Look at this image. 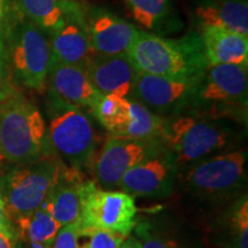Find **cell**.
Segmentation results:
<instances>
[{
  "instance_id": "cell-1",
  "label": "cell",
  "mask_w": 248,
  "mask_h": 248,
  "mask_svg": "<svg viewBox=\"0 0 248 248\" xmlns=\"http://www.w3.org/2000/svg\"><path fill=\"white\" fill-rule=\"evenodd\" d=\"M234 122L182 111L166 116L161 142L170 152L178 172L214 155L237 150L241 135Z\"/></svg>"
},
{
  "instance_id": "cell-2",
  "label": "cell",
  "mask_w": 248,
  "mask_h": 248,
  "mask_svg": "<svg viewBox=\"0 0 248 248\" xmlns=\"http://www.w3.org/2000/svg\"><path fill=\"white\" fill-rule=\"evenodd\" d=\"M140 73L199 79L209 66L200 35L167 38L139 30L128 52Z\"/></svg>"
},
{
  "instance_id": "cell-3",
  "label": "cell",
  "mask_w": 248,
  "mask_h": 248,
  "mask_svg": "<svg viewBox=\"0 0 248 248\" xmlns=\"http://www.w3.org/2000/svg\"><path fill=\"white\" fill-rule=\"evenodd\" d=\"M46 125L39 108L20 89L0 102V157L12 163L45 153Z\"/></svg>"
},
{
  "instance_id": "cell-4",
  "label": "cell",
  "mask_w": 248,
  "mask_h": 248,
  "mask_svg": "<svg viewBox=\"0 0 248 248\" xmlns=\"http://www.w3.org/2000/svg\"><path fill=\"white\" fill-rule=\"evenodd\" d=\"M248 66L209 64L187 110L212 119L246 123Z\"/></svg>"
},
{
  "instance_id": "cell-5",
  "label": "cell",
  "mask_w": 248,
  "mask_h": 248,
  "mask_svg": "<svg viewBox=\"0 0 248 248\" xmlns=\"http://www.w3.org/2000/svg\"><path fill=\"white\" fill-rule=\"evenodd\" d=\"M184 191L203 202H228L247 186V152L244 148L214 155L178 172Z\"/></svg>"
},
{
  "instance_id": "cell-6",
  "label": "cell",
  "mask_w": 248,
  "mask_h": 248,
  "mask_svg": "<svg viewBox=\"0 0 248 248\" xmlns=\"http://www.w3.org/2000/svg\"><path fill=\"white\" fill-rule=\"evenodd\" d=\"M5 45L15 85L45 91L52 63L48 36L15 8L14 16L5 35Z\"/></svg>"
},
{
  "instance_id": "cell-7",
  "label": "cell",
  "mask_w": 248,
  "mask_h": 248,
  "mask_svg": "<svg viewBox=\"0 0 248 248\" xmlns=\"http://www.w3.org/2000/svg\"><path fill=\"white\" fill-rule=\"evenodd\" d=\"M16 164L0 176V195L8 217L14 222L44 203L64 166L59 157L49 153L30 162Z\"/></svg>"
},
{
  "instance_id": "cell-8",
  "label": "cell",
  "mask_w": 248,
  "mask_h": 248,
  "mask_svg": "<svg viewBox=\"0 0 248 248\" xmlns=\"http://www.w3.org/2000/svg\"><path fill=\"white\" fill-rule=\"evenodd\" d=\"M48 142L67 167L90 169L100 138L92 121L80 107L47 98Z\"/></svg>"
},
{
  "instance_id": "cell-9",
  "label": "cell",
  "mask_w": 248,
  "mask_h": 248,
  "mask_svg": "<svg viewBox=\"0 0 248 248\" xmlns=\"http://www.w3.org/2000/svg\"><path fill=\"white\" fill-rule=\"evenodd\" d=\"M138 224L135 198L123 191L105 190L93 179L80 185L79 237L92 230H104L128 237Z\"/></svg>"
},
{
  "instance_id": "cell-10",
  "label": "cell",
  "mask_w": 248,
  "mask_h": 248,
  "mask_svg": "<svg viewBox=\"0 0 248 248\" xmlns=\"http://www.w3.org/2000/svg\"><path fill=\"white\" fill-rule=\"evenodd\" d=\"M161 147L162 142H145L109 135L98 150L90 169L100 187L111 190L119 187L130 169Z\"/></svg>"
},
{
  "instance_id": "cell-11",
  "label": "cell",
  "mask_w": 248,
  "mask_h": 248,
  "mask_svg": "<svg viewBox=\"0 0 248 248\" xmlns=\"http://www.w3.org/2000/svg\"><path fill=\"white\" fill-rule=\"evenodd\" d=\"M199 79L172 78L140 73L128 99H135L154 113L166 117L188 109Z\"/></svg>"
},
{
  "instance_id": "cell-12",
  "label": "cell",
  "mask_w": 248,
  "mask_h": 248,
  "mask_svg": "<svg viewBox=\"0 0 248 248\" xmlns=\"http://www.w3.org/2000/svg\"><path fill=\"white\" fill-rule=\"evenodd\" d=\"M177 175L175 160L163 146L130 169L119 187L133 198H164L172 192Z\"/></svg>"
},
{
  "instance_id": "cell-13",
  "label": "cell",
  "mask_w": 248,
  "mask_h": 248,
  "mask_svg": "<svg viewBox=\"0 0 248 248\" xmlns=\"http://www.w3.org/2000/svg\"><path fill=\"white\" fill-rule=\"evenodd\" d=\"M48 40L52 60L85 68L94 55L90 43L85 8L75 0H69L63 22L48 36Z\"/></svg>"
},
{
  "instance_id": "cell-14",
  "label": "cell",
  "mask_w": 248,
  "mask_h": 248,
  "mask_svg": "<svg viewBox=\"0 0 248 248\" xmlns=\"http://www.w3.org/2000/svg\"><path fill=\"white\" fill-rule=\"evenodd\" d=\"M90 43L94 54L128 53L138 35V29L105 8L85 9Z\"/></svg>"
},
{
  "instance_id": "cell-15",
  "label": "cell",
  "mask_w": 248,
  "mask_h": 248,
  "mask_svg": "<svg viewBox=\"0 0 248 248\" xmlns=\"http://www.w3.org/2000/svg\"><path fill=\"white\" fill-rule=\"evenodd\" d=\"M91 84L101 94L129 98L140 71L128 53L116 55L94 54L85 66Z\"/></svg>"
},
{
  "instance_id": "cell-16",
  "label": "cell",
  "mask_w": 248,
  "mask_h": 248,
  "mask_svg": "<svg viewBox=\"0 0 248 248\" xmlns=\"http://www.w3.org/2000/svg\"><path fill=\"white\" fill-rule=\"evenodd\" d=\"M48 98L80 108L94 106L101 93L90 82L84 67L52 60L46 79Z\"/></svg>"
},
{
  "instance_id": "cell-17",
  "label": "cell",
  "mask_w": 248,
  "mask_h": 248,
  "mask_svg": "<svg viewBox=\"0 0 248 248\" xmlns=\"http://www.w3.org/2000/svg\"><path fill=\"white\" fill-rule=\"evenodd\" d=\"M83 181V171L64 164L58 181L42 204L62 226L79 219L80 185Z\"/></svg>"
},
{
  "instance_id": "cell-18",
  "label": "cell",
  "mask_w": 248,
  "mask_h": 248,
  "mask_svg": "<svg viewBox=\"0 0 248 248\" xmlns=\"http://www.w3.org/2000/svg\"><path fill=\"white\" fill-rule=\"evenodd\" d=\"M200 38L209 64L248 66V36L217 27L200 28Z\"/></svg>"
},
{
  "instance_id": "cell-19",
  "label": "cell",
  "mask_w": 248,
  "mask_h": 248,
  "mask_svg": "<svg viewBox=\"0 0 248 248\" xmlns=\"http://www.w3.org/2000/svg\"><path fill=\"white\" fill-rule=\"evenodd\" d=\"M193 14L200 28H225L248 36V0H199Z\"/></svg>"
},
{
  "instance_id": "cell-20",
  "label": "cell",
  "mask_w": 248,
  "mask_h": 248,
  "mask_svg": "<svg viewBox=\"0 0 248 248\" xmlns=\"http://www.w3.org/2000/svg\"><path fill=\"white\" fill-rule=\"evenodd\" d=\"M133 20L147 32L159 33L175 31L171 0H123Z\"/></svg>"
},
{
  "instance_id": "cell-21",
  "label": "cell",
  "mask_w": 248,
  "mask_h": 248,
  "mask_svg": "<svg viewBox=\"0 0 248 248\" xmlns=\"http://www.w3.org/2000/svg\"><path fill=\"white\" fill-rule=\"evenodd\" d=\"M15 223L16 233L30 248H48L62 226L43 206Z\"/></svg>"
},
{
  "instance_id": "cell-22",
  "label": "cell",
  "mask_w": 248,
  "mask_h": 248,
  "mask_svg": "<svg viewBox=\"0 0 248 248\" xmlns=\"http://www.w3.org/2000/svg\"><path fill=\"white\" fill-rule=\"evenodd\" d=\"M69 0H14L16 11L49 36L63 22Z\"/></svg>"
},
{
  "instance_id": "cell-23",
  "label": "cell",
  "mask_w": 248,
  "mask_h": 248,
  "mask_svg": "<svg viewBox=\"0 0 248 248\" xmlns=\"http://www.w3.org/2000/svg\"><path fill=\"white\" fill-rule=\"evenodd\" d=\"M91 113L110 136L121 137L130 122V100L115 94H101Z\"/></svg>"
},
{
  "instance_id": "cell-24",
  "label": "cell",
  "mask_w": 248,
  "mask_h": 248,
  "mask_svg": "<svg viewBox=\"0 0 248 248\" xmlns=\"http://www.w3.org/2000/svg\"><path fill=\"white\" fill-rule=\"evenodd\" d=\"M130 100V122L121 137L145 142H161L164 117L135 99Z\"/></svg>"
},
{
  "instance_id": "cell-25",
  "label": "cell",
  "mask_w": 248,
  "mask_h": 248,
  "mask_svg": "<svg viewBox=\"0 0 248 248\" xmlns=\"http://www.w3.org/2000/svg\"><path fill=\"white\" fill-rule=\"evenodd\" d=\"M225 214V248H248V197L232 201Z\"/></svg>"
},
{
  "instance_id": "cell-26",
  "label": "cell",
  "mask_w": 248,
  "mask_h": 248,
  "mask_svg": "<svg viewBox=\"0 0 248 248\" xmlns=\"http://www.w3.org/2000/svg\"><path fill=\"white\" fill-rule=\"evenodd\" d=\"M133 230L136 233L135 237L138 239L141 248H186L177 240L156 233L152 230V226L148 223H139Z\"/></svg>"
},
{
  "instance_id": "cell-27",
  "label": "cell",
  "mask_w": 248,
  "mask_h": 248,
  "mask_svg": "<svg viewBox=\"0 0 248 248\" xmlns=\"http://www.w3.org/2000/svg\"><path fill=\"white\" fill-rule=\"evenodd\" d=\"M79 238H86L79 244V248H119L126 237L104 230H92L83 233Z\"/></svg>"
},
{
  "instance_id": "cell-28",
  "label": "cell",
  "mask_w": 248,
  "mask_h": 248,
  "mask_svg": "<svg viewBox=\"0 0 248 248\" xmlns=\"http://www.w3.org/2000/svg\"><path fill=\"white\" fill-rule=\"evenodd\" d=\"M17 89L13 79L5 39L0 38V102L8 98Z\"/></svg>"
},
{
  "instance_id": "cell-29",
  "label": "cell",
  "mask_w": 248,
  "mask_h": 248,
  "mask_svg": "<svg viewBox=\"0 0 248 248\" xmlns=\"http://www.w3.org/2000/svg\"><path fill=\"white\" fill-rule=\"evenodd\" d=\"M48 248H79L78 221L61 226Z\"/></svg>"
},
{
  "instance_id": "cell-30",
  "label": "cell",
  "mask_w": 248,
  "mask_h": 248,
  "mask_svg": "<svg viewBox=\"0 0 248 248\" xmlns=\"http://www.w3.org/2000/svg\"><path fill=\"white\" fill-rule=\"evenodd\" d=\"M15 13L14 0H0V38L5 39L9 24Z\"/></svg>"
},
{
  "instance_id": "cell-31",
  "label": "cell",
  "mask_w": 248,
  "mask_h": 248,
  "mask_svg": "<svg viewBox=\"0 0 248 248\" xmlns=\"http://www.w3.org/2000/svg\"><path fill=\"white\" fill-rule=\"evenodd\" d=\"M0 248H15V238L0 232Z\"/></svg>"
},
{
  "instance_id": "cell-32",
  "label": "cell",
  "mask_w": 248,
  "mask_h": 248,
  "mask_svg": "<svg viewBox=\"0 0 248 248\" xmlns=\"http://www.w3.org/2000/svg\"><path fill=\"white\" fill-rule=\"evenodd\" d=\"M119 248H141V246L137 238L133 237V235H128Z\"/></svg>"
},
{
  "instance_id": "cell-33",
  "label": "cell",
  "mask_w": 248,
  "mask_h": 248,
  "mask_svg": "<svg viewBox=\"0 0 248 248\" xmlns=\"http://www.w3.org/2000/svg\"><path fill=\"white\" fill-rule=\"evenodd\" d=\"M1 160H2V159H1V157H0V163H1Z\"/></svg>"
}]
</instances>
